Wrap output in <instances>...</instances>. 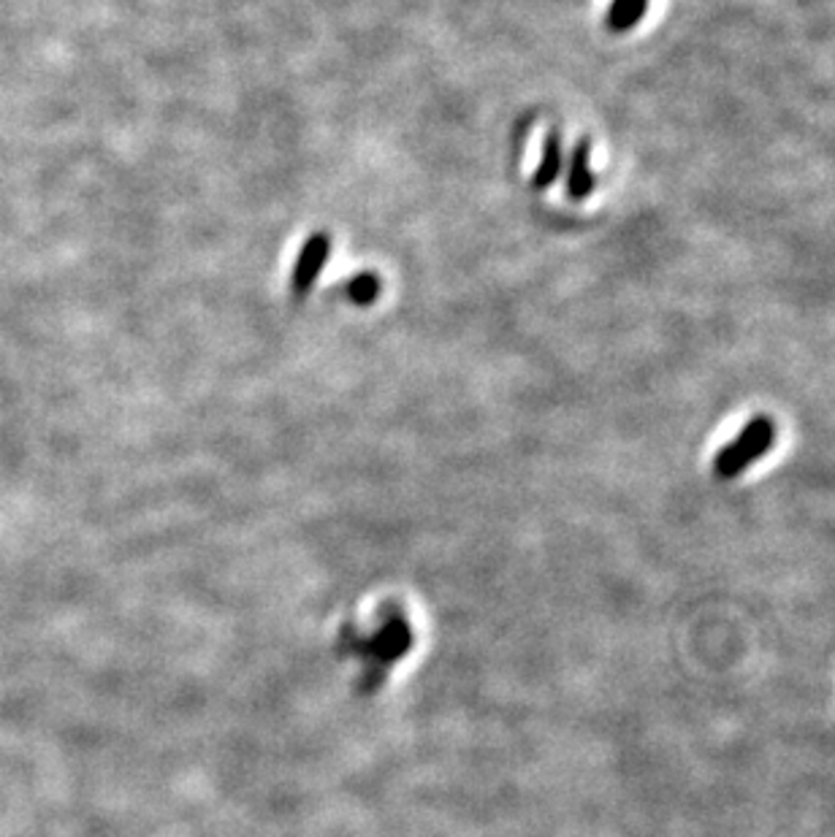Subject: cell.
<instances>
[{
    "label": "cell",
    "instance_id": "cell-1",
    "mask_svg": "<svg viewBox=\"0 0 835 837\" xmlns=\"http://www.w3.org/2000/svg\"><path fill=\"white\" fill-rule=\"evenodd\" d=\"M774 442H776L774 420L765 418V415L749 420V423L743 426L741 434H738L730 445H724L719 453H716L714 475L719 477V480H735V477H741L743 472L754 464V461L763 458V455L774 447Z\"/></svg>",
    "mask_w": 835,
    "mask_h": 837
},
{
    "label": "cell",
    "instance_id": "cell-2",
    "mask_svg": "<svg viewBox=\"0 0 835 837\" xmlns=\"http://www.w3.org/2000/svg\"><path fill=\"white\" fill-rule=\"evenodd\" d=\"M328 255H332V236H328V233L317 231L312 233L304 244H301L297 266H293V275H291L293 295H299L301 299V295L312 293L317 277H321V271L326 269Z\"/></svg>",
    "mask_w": 835,
    "mask_h": 837
},
{
    "label": "cell",
    "instance_id": "cell-3",
    "mask_svg": "<svg viewBox=\"0 0 835 837\" xmlns=\"http://www.w3.org/2000/svg\"><path fill=\"white\" fill-rule=\"evenodd\" d=\"M567 196L572 201H587L594 193V168H592V141L581 139L572 150L567 163Z\"/></svg>",
    "mask_w": 835,
    "mask_h": 837
},
{
    "label": "cell",
    "instance_id": "cell-4",
    "mask_svg": "<svg viewBox=\"0 0 835 837\" xmlns=\"http://www.w3.org/2000/svg\"><path fill=\"white\" fill-rule=\"evenodd\" d=\"M561 174V136L556 130H550L548 136L543 139V152H540V163L535 171V179L532 185L537 190H545V187L554 185Z\"/></svg>",
    "mask_w": 835,
    "mask_h": 837
},
{
    "label": "cell",
    "instance_id": "cell-5",
    "mask_svg": "<svg viewBox=\"0 0 835 837\" xmlns=\"http://www.w3.org/2000/svg\"><path fill=\"white\" fill-rule=\"evenodd\" d=\"M646 9H649V0H613V3L607 5L605 27L611 33L633 31V27L640 25Z\"/></svg>",
    "mask_w": 835,
    "mask_h": 837
},
{
    "label": "cell",
    "instance_id": "cell-6",
    "mask_svg": "<svg viewBox=\"0 0 835 837\" xmlns=\"http://www.w3.org/2000/svg\"><path fill=\"white\" fill-rule=\"evenodd\" d=\"M380 290H383V284H380V277L374 271H361V275L350 277V282L345 284V295L356 306H372L378 301Z\"/></svg>",
    "mask_w": 835,
    "mask_h": 837
}]
</instances>
